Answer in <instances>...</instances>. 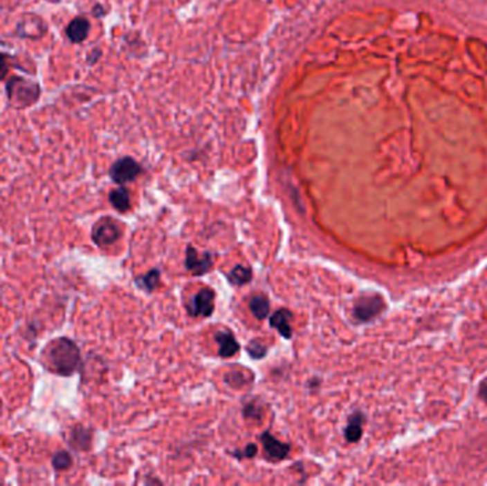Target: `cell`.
<instances>
[{
    "label": "cell",
    "instance_id": "obj_1",
    "mask_svg": "<svg viewBox=\"0 0 487 486\" xmlns=\"http://www.w3.org/2000/svg\"><path fill=\"white\" fill-rule=\"evenodd\" d=\"M47 362L60 375H71L80 366L79 347L68 338H59L46 351Z\"/></svg>",
    "mask_w": 487,
    "mask_h": 486
},
{
    "label": "cell",
    "instance_id": "obj_2",
    "mask_svg": "<svg viewBox=\"0 0 487 486\" xmlns=\"http://www.w3.org/2000/svg\"><path fill=\"white\" fill-rule=\"evenodd\" d=\"M8 96L15 105L32 106L39 99L40 87L33 82L15 76L8 83Z\"/></svg>",
    "mask_w": 487,
    "mask_h": 486
},
{
    "label": "cell",
    "instance_id": "obj_3",
    "mask_svg": "<svg viewBox=\"0 0 487 486\" xmlns=\"http://www.w3.org/2000/svg\"><path fill=\"white\" fill-rule=\"evenodd\" d=\"M93 241L99 247H109L120 238L121 226L113 218H102L93 227Z\"/></svg>",
    "mask_w": 487,
    "mask_h": 486
},
{
    "label": "cell",
    "instance_id": "obj_4",
    "mask_svg": "<svg viewBox=\"0 0 487 486\" xmlns=\"http://www.w3.org/2000/svg\"><path fill=\"white\" fill-rule=\"evenodd\" d=\"M140 173L141 168L138 163L130 157L117 160L110 168V176L117 184H126L129 181H133Z\"/></svg>",
    "mask_w": 487,
    "mask_h": 486
},
{
    "label": "cell",
    "instance_id": "obj_5",
    "mask_svg": "<svg viewBox=\"0 0 487 486\" xmlns=\"http://www.w3.org/2000/svg\"><path fill=\"white\" fill-rule=\"evenodd\" d=\"M383 309V301L380 297L378 296H369V297H363L360 298L353 308V315L355 318L359 321H369L372 318H375L376 315L380 314V311Z\"/></svg>",
    "mask_w": 487,
    "mask_h": 486
},
{
    "label": "cell",
    "instance_id": "obj_6",
    "mask_svg": "<svg viewBox=\"0 0 487 486\" xmlns=\"http://www.w3.org/2000/svg\"><path fill=\"white\" fill-rule=\"evenodd\" d=\"M214 300L215 294L210 288L201 289L200 293L194 297L192 303L188 305V311L192 315H201V317H210L214 312Z\"/></svg>",
    "mask_w": 487,
    "mask_h": 486
},
{
    "label": "cell",
    "instance_id": "obj_7",
    "mask_svg": "<svg viewBox=\"0 0 487 486\" xmlns=\"http://www.w3.org/2000/svg\"><path fill=\"white\" fill-rule=\"evenodd\" d=\"M185 265L187 269L196 276H201L205 274L212 265L211 261V255L210 254H204L203 257L194 250L192 247L187 249V260H185Z\"/></svg>",
    "mask_w": 487,
    "mask_h": 486
},
{
    "label": "cell",
    "instance_id": "obj_8",
    "mask_svg": "<svg viewBox=\"0 0 487 486\" xmlns=\"http://www.w3.org/2000/svg\"><path fill=\"white\" fill-rule=\"evenodd\" d=\"M261 441L265 449V453L270 456L274 460H282L286 458L288 452H289V447L286 444H282L281 441H278L277 438L270 433L265 432L261 436Z\"/></svg>",
    "mask_w": 487,
    "mask_h": 486
},
{
    "label": "cell",
    "instance_id": "obj_9",
    "mask_svg": "<svg viewBox=\"0 0 487 486\" xmlns=\"http://www.w3.org/2000/svg\"><path fill=\"white\" fill-rule=\"evenodd\" d=\"M90 32V23L86 17H76L70 21L66 35L71 43H82L87 39Z\"/></svg>",
    "mask_w": 487,
    "mask_h": 486
},
{
    "label": "cell",
    "instance_id": "obj_10",
    "mask_svg": "<svg viewBox=\"0 0 487 486\" xmlns=\"http://www.w3.org/2000/svg\"><path fill=\"white\" fill-rule=\"evenodd\" d=\"M291 320H292V314L288 309H279L273 315L271 320H270V324H271V327L278 330V332L284 338L289 339L292 336Z\"/></svg>",
    "mask_w": 487,
    "mask_h": 486
},
{
    "label": "cell",
    "instance_id": "obj_11",
    "mask_svg": "<svg viewBox=\"0 0 487 486\" xmlns=\"http://www.w3.org/2000/svg\"><path fill=\"white\" fill-rule=\"evenodd\" d=\"M218 345H220V355L223 358H230L235 355L239 350V344L230 331H221L215 335Z\"/></svg>",
    "mask_w": 487,
    "mask_h": 486
},
{
    "label": "cell",
    "instance_id": "obj_12",
    "mask_svg": "<svg viewBox=\"0 0 487 486\" xmlns=\"http://www.w3.org/2000/svg\"><path fill=\"white\" fill-rule=\"evenodd\" d=\"M110 203L111 206L120 211L126 213L130 208V197L126 188H117L110 192Z\"/></svg>",
    "mask_w": 487,
    "mask_h": 486
},
{
    "label": "cell",
    "instance_id": "obj_13",
    "mask_svg": "<svg viewBox=\"0 0 487 486\" xmlns=\"http://www.w3.org/2000/svg\"><path fill=\"white\" fill-rule=\"evenodd\" d=\"M362 424H363V417L362 414H353L349 418V424L345 431V436L349 442H358L362 436Z\"/></svg>",
    "mask_w": 487,
    "mask_h": 486
},
{
    "label": "cell",
    "instance_id": "obj_14",
    "mask_svg": "<svg viewBox=\"0 0 487 486\" xmlns=\"http://www.w3.org/2000/svg\"><path fill=\"white\" fill-rule=\"evenodd\" d=\"M250 309L258 320H264L266 318L268 312H270V303L264 296H255L251 298Z\"/></svg>",
    "mask_w": 487,
    "mask_h": 486
},
{
    "label": "cell",
    "instance_id": "obj_15",
    "mask_svg": "<svg viewBox=\"0 0 487 486\" xmlns=\"http://www.w3.org/2000/svg\"><path fill=\"white\" fill-rule=\"evenodd\" d=\"M251 278H252L251 270L248 269V267H244V265H237L230 274V280L237 285L247 284L251 281Z\"/></svg>",
    "mask_w": 487,
    "mask_h": 486
},
{
    "label": "cell",
    "instance_id": "obj_16",
    "mask_svg": "<svg viewBox=\"0 0 487 486\" xmlns=\"http://www.w3.org/2000/svg\"><path fill=\"white\" fill-rule=\"evenodd\" d=\"M70 465H71V456H70L67 452L60 451V452H57V453L53 456V467H55V469H57V471H64V469H67Z\"/></svg>",
    "mask_w": 487,
    "mask_h": 486
},
{
    "label": "cell",
    "instance_id": "obj_17",
    "mask_svg": "<svg viewBox=\"0 0 487 486\" xmlns=\"http://www.w3.org/2000/svg\"><path fill=\"white\" fill-rule=\"evenodd\" d=\"M138 281H140V285H143L145 289L153 291L160 282V273L157 270H153V271H150L147 276H144Z\"/></svg>",
    "mask_w": 487,
    "mask_h": 486
},
{
    "label": "cell",
    "instance_id": "obj_18",
    "mask_svg": "<svg viewBox=\"0 0 487 486\" xmlns=\"http://www.w3.org/2000/svg\"><path fill=\"white\" fill-rule=\"evenodd\" d=\"M248 352H250V355H251L252 358L259 359V358H262V357L265 355L266 348H265L264 345H261L258 341H252V343L248 345Z\"/></svg>",
    "mask_w": 487,
    "mask_h": 486
},
{
    "label": "cell",
    "instance_id": "obj_19",
    "mask_svg": "<svg viewBox=\"0 0 487 486\" xmlns=\"http://www.w3.org/2000/svg\"><path fill=\"white\" fill-rule=\"evenodd\" d=\"M9 73V64H8V56L0 53V80H3Z\"/></svg>",
    "mask_w": 487,
    "mask_h": 486
},
{
    "label": "cell",
    "instance_id": "obj_20",
    "mask_svg": "<svg viewBox=\"0 0 487 486\" xmlns=\"http://www.w3.org/2000/svg\"><path fill=\"white\" fill-rule=\"evenodd\" d=\"M254 455H257V447L255 445H248L247 448H246V451H244V453L242 455H239V456H244V458H252Z\"/></svg>",
    "mask_w": 487,
    "mask_h": 486
},
{
    "label": "cell",
    "instance_id": "obj_21",
    "mask_svg": "<svg viewBox=\"0 0 487 486\" xmlns=\"http://www.w3.org/2000/svg\"><path fill=\"white\" fill-rule=\"evenodd\" d=\"M479 397L487 404V381H484L479 388Z\"/></svg>",
    "mask_w": 487,
    "mask_h": 486
}]
</instances>
